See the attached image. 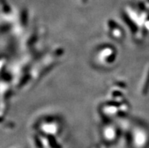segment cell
<instances>
[{
    "label": "cell",
    "mask_w": 149,
    "mask_h": 148,
    "mask_svg": "<svg viewBox=\"0 0 149 148\" xmlns=\"http://www.w3.org/2000/svg\"><path fill=\"white\" fill-rule=\"evenodd\" d=\"M149 89V72H148V75L147 77V80L146 82V84H145V86H144L143 88V94H147L148 91Z\"/></svg>",
    "instance_id": "6da1fadb"
}]
</instances>
